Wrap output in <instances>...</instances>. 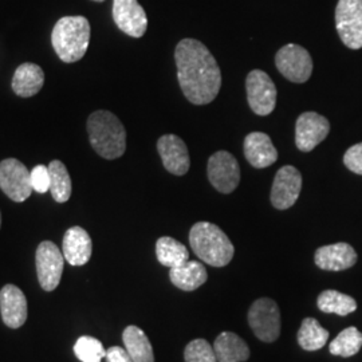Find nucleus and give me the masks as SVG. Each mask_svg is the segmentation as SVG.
Here are the masks:
<instances>
[{
	"label": "nucleus",
	"instance_id": "nucleus-31",
	"mask_svg": "<svg viewBox=\"0 0 362 362\" xmlns=\"http://www.w3.org/2000/svg\"><path fill=\"white\" fill-rule=\"evenodd\" d=\"M31 185L38 194H46L50 191V172L46 165H37L31 170Z\"/></svg>",
	"mask_w": 362,
	"mask_h": 362
},
{
	"label": "nucleus",
	"instance_id": "nucleus-14",
	"mask_svg": "<svg viewBox=\"0 0 362 362\" xmlns=\"http://www.w3.org/2000/svg\"><path fill=\"white\" fill-rule=\"evenodd\" d=\"M113 19L117 27L132 38H141L148 28V18L137 0H113Z\"/></svg>",
	"mask_w": 362,
	"mask_h": 362
},
{
	"label": "nucleus",
	"instance_id": "nucleus-30",
	"mask_svg": "<svg viewBox=\"0 0 362 362\" xmlns=\"http://www.w3.org/2000/svg\"><path fill=\"white\" fill-rule=\"evenodd\" d=\"M185 362H218L215 350L206 339H194L184 350Z\"/></svg>",
	"mask_w": 362,
	"mask_h": 362
},
{
	"label": "nucleus",
	"instance_id": "nucleus-29",
	"mask_svg": "<svg viewBox=\"0 0 362 362\" xmlns=\"http://www.w3.org/2000/svg\"><path fill=\"white\" fill-rule=\"evenodd\" d=\"M74 353L82 362H101L106 357V350L100 339L90 336L79 337L74 345Z\"/></svg>",
	"mask_w": 362,
	"mask_h": 362
},
{
	"label": "nucleus",
	"instance_id": "nucleus-23",
	"mask_svg": "<svg viewBox=\"0 0 362 362\" xmlns=\"http://www.w3.org/2000/svg\"><path fill=\"white\" fill-rule=\"evenodd\" d=\"M122 341L133 362H155L152 344L140 327L128 326L122 333Z\"/></svg>",
	"mask_w": 362,
	"mask_h": 362
},
{
	"label": "nucleus",
	"instance_id": "nucleus-24",
	"mask_svg": "<svg viewBox=\"0 0 362 362\" xmlns=\"http://www.w3.org/2000/svg\"><path fill=\"white\" fill-rule=\"evenodd\" d=\"M156 257L163 266L173 269L188 262L189 252L188 248L179 240L169 236H163L156 243Z\"/></svg>",
	"mask_w": 362,
	"mask_h": 362
},
{
	"label": "nucleus",
	"instance_id": "nucleus-18",
	"mask_svg": "<svg viewBox=\"0 0 362 362\" xmlns=\"http://www.w3.org/2000/svg\"><path fill=\"white\" fill-rule=\"evenodd\" d=\"M245 156L254 168L263 169L278 160V151L266 133L252 132L245 139Z\"/></svg>",
	"mask_w": 362,
	"mask_h": 362
},
{
	"label": "nucleus",
	"instance_id": "nucleus-10",
	"mask_svg": "<svg viewBox=\"0 0 362 362\" xmlns=\"http://www.w3.org/2000/svg\"><path fill=\"white\" fill-rule=\"evenodd\" d=\"M0 188L15 203L30 197L33 189L31 173L23 163L16 158H6L0 163Z\"/></svg>",
	"mask_w": 362,
	"mask_h": 362
},
{
	"label": "nucleus",
	"instance_id": "nucleus-12",
	"mask_svg": "<svg viewBox=\"0 0 362 362\" xmlns=\"http://www.w3.org/2000/svg\"><path fill=\"white\" fill-rule=\"evenodd\" d=\"M302 191V175L296 167L285 165L275 175L272 182V203L276 209H288L297 203Z\"/></svg>",
	"mask_w": 362,
	"mask_h": 362
},
{
	"label": "nucleus",
	"instance_id": "nucleus-34",
	"mask_svg": "<svg viewBox=\"0 0 362 362\" xmlns=\"http://www.w3.org/2000/svg\"><path fill=\"white\" fill-rule=\"evenodd\" d=\"M93 1H98V3H101V1H105V0H93Z\"/></svg>",
	"mask_w": 362,
	"mask_h": 362
},
{
	"label": "nucleus",
	"instance_id": "nucleus-19",
	"mask_svg": "<svg viewBox=\"0 0 362 362\" xmlns=\"http://www.w3.org/2000/svg\"><path fill=\"white\" fill-rule=\"evenodd\" d=\"M64 257L71 266H83L91 258L93 242L82 227H71L66 231L62 242Z\"/></svg>",
	"mask_w": 362,
	"mask_h": 362
},
{
	"label": "nucleus",
	"instance_id": "nucleus-32",
	"mask_svg": "<svg viewBox=\"0 0 362 362\" xmlns=\"http://www.w3.org/2000/svg\"><path fill=\"white\" fill-rule=\"evenodd\" d=\"M345 167L362 176V143L350 146L344 156Z\"/></svg>",
	"mask_w": 362,
	"mask_h": 362
},
{
	"label": "nucleus",
	"instance_id": "nucleus-22",
	"mask_svg": "<svg viewBox=\"0 0 362 362\" xmlns=\"http://www.w3.org/2000/svg\"><path fill=\"white\" fill-rule=\"evenodd\" d=\"M214 350L218 362H243L250 357V349L243 338L233 332H223L215 339Z\"/></svg>",
	"mask_w": 362,
	"mask_h": 362
},
{
	"label": "nucleus",
	"instance_id": "nucleus-11",
	"mask_svg": "<svg viewBox=\"0 0 362 362\" xmlns=\"http://www.w3.org/2000/svg\"><path fill=\"white\" fill-rule=\"evenodd\" d=\"M208 180L220 194H231L240 181V168L235 156L219 151L208 160Z\"/></svg>",
	"mask_w": 362,
	"mask_h": 362
},
{
	"label": "nucleus",
	"instance_id": "nucleus-16",
	"mask_svg": "<svg viewBox=\"0 0 362 362\" xmlns=\"http://www.w3.org/2000/svg\"><path fill=\"white\" fill-rule=\"evenodd\" d=\"M0 313L6 326L19 329L27 320V298L15 285H6L0 291Z\"/></svg>",
	"mask_w": 362,
	"mask_h": 362
},
{
	"label": "nucleus",
	"instance_id": "nucleus-7",
	"mask_svg": "<svg viewBox=\"0 0 362 362\" xmlns=\"http://www.w3.org/2000/svg\"><path fill=\"white\" fill-rule=\"evenodd\" d=\"M275 65L279 73L294 83H305L313 73L310 52L299 45H286L275 55Z\"/></svg>",
	"mask_w": 362,
	"mask_h": 362
},
{
	"label": "nucleus",
	"instance_id": "nucleus-3",
	"mask_svg": "<svg viewBox=\"0 0 362 362\" xmlns=\"http://www.w3.org/2000/svg\"><path fill=\"white\" fill-rule=\"evenodd\" d=\"M52 43L65 64H74L85 57L90 43V23L85 16H64L52 28Z\"/></svg>",
	"mask_w": 362,
	"mask_h": 362
},
{
	"label": "nucleus",
	"instance_id": "nucleus-28",
	"mask_svg": "<svg viewBox=\"0 0 362 362\" xmlns=\"http://www.w3.org/2000/svg\"><path fill=\"white\" fill-rule=\"evenodd\" d=\"M362 348V333L357 327H348L342 330L334 341L330 342V353L339 357H351Z\"/></svg>",
	"mask_w": 362,
	"mask_h": 362
},
{
	"label": "nucleus",
	"instance_id": "nucleus-20",
	"mask_svg": "<svg viewBox=\"0 0 362 362\" xmlns=\"http://www.w3.org/2000/svg\"><path fill=\"white\" fill-rule=\"evenodd\" d=\"M45 83V73L35 64H23L15 70L13 77V90L16 95L28 98L38 94Z\"/></svg>",
	"mask_w": 362,
	"mask_h": 362
},
{
	"label": "nucleus",
	"instance_id": "nucleus-6",
	"mask_svg": "<svg viewBox=\"0 0 362 362\" xmlns=\"http://www.w3.org/2000/svg\"><path fill=\"white\" fill-rule=\"evenodd\" d=\"M336 27L346 47L362 49V0H338Z\"/></svg>",
	"mask_w": 362,
	"mask_h": 362
},
{
	"label": "nucleus",
	"instance_id": "nucleus-27",
	"mask_svg": "<svg viewBox=\"0 0 362 362\" xmlns=\"http://www.w3.org/2000/svg\"><path fill=\"white\" fill-rule=\"evenodd\" d=\"M50 172V192L57 203H66L71 196V179L65 164L54 160L49 165Z\"/></svg>",
	"mask_w": 362,
	"mask_h": 362
},
{
	"label": "nucleus",
	"instance_id": "nucleus-5",
	"mask_svg": "<svg viewBox=\"0 0 362 362\" xmlns=\"http://www.w3.org/2000/svg\"><path fill=\"white\" fill-rule=\"evenodd\" d=\"M248 324L260 341H276L281 334V313L276 302L270 298L257 299L248 311Z\"/></svg>",
	"mask_w": 362,
	"mask_h": 362
},
{
	"label": "nucleus",
	"instance_id": "nucleus-17",
	"mask_svg": "<svg viewBox=\"0 0 362 362\" xmlns=\"http://www.w3.org/2000/svg\"><path fill=\"white\" fill-rule=\"evenodd\" d=\"M315 264L326 272H342L357 263V252L348 243L321 247L314 255Z\"/></svg>",
	"mask_w": 362,
	"mask_h": 362
},
{
	"label": "nucleus",
	"instance_id": "nucleus-21",
	"mask_svg": "<svg viewBox=\"0 0 362 362\" xmlns=\"http://www.w3.org/2000/svg\"><path fill=\"white\" fill-rule=\"evenodd\" d=\"M170 282L184 291H194L207 282L208 274L203 263L188 260L169 272Z\"/></svg>",
	"mask_w": 362,
	"mask_h": 362
},
{
	"label": "nucleus",
	"instance_id": "nucleus-26",
	"mask_svg": "<svg viewBox=\"0 0 362 362\" xmlns=\"http://www.w3.org/2000/svg\"><path fill=\"white\" fill-rule=\"evenodd\" d=\"M318 309L329 314H337L345 317L350 313L357 310V302L354 298L342 294L336 290H325L317 299Z\"/></svg>",
	"mask_w": 362,
	"mask_h": 362
},
{
	"label": "nucleus",
	"instance_id": "nucleus-33",
	"mask_svg": "<svg viewBox=\"0 0 362 362\" xmlns=\"http://www.w3.org/2000/svg\"><path fill=\"white\" fill-rule=\"evenodd\" d=\"M105 358L106 362H133L127 349L119 346H112L106 350Z\"/></svg>",
	"mask_w": 362,
	"mask_h": 362
},
{
	"label": "nucleus",
	"instance_id": "nucleus-35",
	"mask_svg": "<svg viewBox=\"0 0 362 362\" xmlns=\"http://www.w3.org/2000/svg\"><path fill=\"white\" fill-rule=\"evenodd\" d=\"M0 227H1V214H0Z\"/></svg>",
	"mask_w": 362,
	"mask_h": 362
},
{
	"label": "nucleus",
	"instance_id": "nucleus-2",
	"mask_svg": "<svg viewBox=\"0 0 362 362\" xmlns=\"http://www.w3.org/2000/svg\"><path fill=\"white\" fill-rule=\"evenodd\" d=\"M88 133L93 149L106 160H116L127 151V130L107 110H97L88 118Z\"/></svg>",
	"mask_w": 362,
	"mask_h": 362
},
{
	"label": "nucleus",
	"instance_id": "nucleus-4",
	"mask_svg": "<svg viewBox=\"0 0 362 362\" xmlns=\"http://www.w3.org/2000/svg\"><path fill=\"white\" fill-rule=\"evenodd\" d=\"M189 245L197 258L214 267L227 266L235 254L228 236L216 224L208 221H199L191 228Z\"/></svg>",
	"mask_w": 362,
	"mask_h": 362
},
{
	"label": "nucleus",
	"instance_id": "nucleus-1",
	"mask_svg": "<svg viewBox=\"0 0 362 362\" xmlns=\"http://www.w3.org/2000/svg\"><path fill=\"white\" fill-rule=\"evenodd\" d=\"M175 59L177 79L187 100L194 105L211 104L221 88V73L215 57L200 40L185 38L176 46Z\"/></svg>",
	"mask_w": 362,
	"mask_h": 362
},
{
	"label": "nucleus",
	"instance_id": "nucleus-8",
	"mask_svg": "<svg viewBox=\"0 0 362 362\" xmlns=\"http://www.w3.org/2000/svg\"><path fill=\"white\" fill-rule=\"evenodd\" d=\"M35 264L40 287L45 291H54L62 278L65 257L57 245L45 240L39 245L35 254Z\"/></svg>",
	"mask_w": 362,
	"mask_h": 362
},
{
	"label": "nucleus",
	"instance_id": "nucleus-15",
	"mask_svg": "<svg viewBox=\"0 0 362 362\" xmlns=\"http://www.w3.org/2000/svg\"><path fill=\"white\" fill-rule=\"evenodd\" d=\"M157 151L169 173L184 176L191 167L189 152L185 143L176 134H164L157 141Z\"/></svg>",
	"mask_w": 362,
	"mask_h": 362
},
{
	"label": "nucleus",
	"instance_id": "nucleus-25",
	"mask_svg": "<svg viewBox=\"0 0 362 362\" xmlns=\"http://www.w3.org/2000/svg\"><path fill=\"white\" fill-rule=\"evenodd\" d=\"M329 339V332L314 318H306L298 332V344L303 350L314 351L324 348Z\"/></svg>",
	"mask_w": 362,
	"mask_h": 362
},
{
	"label": "nucleus",
	"instance_id": "nucleus-13",
	"mask_svg": "<svg viewBox=\"0 0 362 362\" xmlns=\"http://www.w3.org/2000/svg\"><path fill=\"white\" fill-rule=\"evenodd\" d=\"M330 132V122L326 117L315 112H306L298 117L296 124V144L300 152H311L324 141Z\"/></svg>",
	"mask_w": 362,
	"mask_h": 362
},
{
	"label": "nucleus",
	"instance_id": "nucleus-9",
	"mask_svg": "<svg viewBox=\"0 0 362 362\" xmlns=\"http://www.w3.org/2000/svg\"><path fill=\"white\" fill-rule=\"evenodd\" d=\"M247 100L258 116H269L276 105V86L263 70H252L246 79Z\"/></svg>",
	"mask_w": 362,
	"mask_h": 362
}]
</instances>
